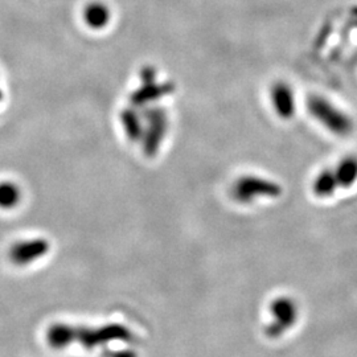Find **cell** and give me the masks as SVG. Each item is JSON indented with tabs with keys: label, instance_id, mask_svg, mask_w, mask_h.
Here are the masks:
<instances>
[{
	"label": "cell",
	"instance_id": "obj_9",
	"mask_svg": "<svg viewBox=\"0 0 357 357\" xmlns=\"http://www.w3.org/2000/svg\"><path fill=\"white\" fill-rule=\"evenodd\" d=\"M44 253H45V246L43 243H33V245L15 248L11 257H13L15 264L24 265V264L33 262L35 259L40 258Z\"/></svg>",
	"mask_w": 357,
	"mask_h": 357
},
{
	"label": "cell",
	"instance_id": "obj_4",
	"mask_svg": "<svg viewBox=\"0 0 357 357\" xmlns=\"http://www.w3.org/2000/svg\"><path fill=\"white\" fill-rule=\"evenodd\" d=\"M281 192V187L275 181L258 176L240 178L234 187L236 197L240 202H250L257 197H278Z\"/></svg>",
	"mask_w": 357,
	"mask_h": 357
},
{
	"label": "cell",
	"instance_id": "obj_5",
	"mask_svg": "<svg viewBox=\"0 0 357 357\" xmlns=\"http://www.w3.org/2000/svg\"><path fill=\"white\" fill-rule=\"evenodd\" d=\"M270 100L275 113L283 119H290L296 110L293 88L283 81L275 82L270 89Z\"/></svg>",
	"mask_w": 357,
	"mask_h": 357
},
{
	"label": "cell",
	"instance_id": "obj_11",
	"mask_svg": "<svg viewBox=\"0 0 357 357\" xmlns=\"http://www.w3.org/2000/svg\"><path fill=\"white\" fill-rule=\"evenodd\" d=\"M106 357H138V355L132 349H121V351H107Z\"/></svg>",
	"mask_w": 357,
	"mask_h": 357
},
{
	"label": "cell",
	"instance_id": "obj_10",
	"mask_svg": "<svg viewBox=\"0 0 357 357\" xmlns=\"http://www.w3.org/2000/svg\"><path fill=\"white\" fill-rule=\"evenodd\" d=\"M17 195L11 184H0V206H11L15 203Z\"/></svg>",
	"mask_w": 357,
	"mask_h": 357
},
{
	"label": "cell",
	"instance_id": "obj_3",
	"mask_svg": "<svg viewBox=\"0 0 357 357\" xmlns=\"http://www.w3.org/2000/svg\"><path fill=\"white\" fill-rule=\"evenodd\" d=\"M273 320L265 328V333L270 339H278L294 327L299 317V307L290 296H278L268 307Z\"/></svg>",
	"mask_w": 357,
	"mask_h": 357
},
{
	"label": "cell",
	"instance_id": "obj_6",
	"mask_svg": "<svg viewBox=\"0 0 357 357\" xmlns=\"http://www.w3.org/2000/svg\"><path fill=\"white\" fill-rule=\"evenodd\" d=\"M339 187L351 188L357 181V158L345 156L333 168Z\"/></svg>",
	"mask_w": 357,
	"mask_h": 357
},
{
	"label": "cell",
	"instance_id": "obj_2",
	"mask_svg": "<svg viewBox=\"0 0 357 357\" xmlns=\"http://www.w3.org/2000/svg\"><path fill=\"white\" fill-rule=\"evenodd\" d=\"M307 109L323 128L337 137H348L354 131L352 118L321 96H311L307 100Z\"/></svg>",
	"mask_w": 357,
	"mask_h": 357
},
{
	"label": "cell",
	"instance_id": "obj_8",
	"mask_svg": "<svg viewBox=\"0 0 357 357\" xmlns=\"http://www.w3.org/2000/svg\"><path fill=\"white\" fill-rule=\"evenodd\" d=\"M339 188L333 169H324L312 181V192L318 197H330Z\"/></svg>",
	"mask_w": 357,
	"mask_h": 357
},
{
	"label": "cell",
	"instance_id": "obj_1",
	"mask_svg": "<svg viewBox=\"0 0 357 357\" xmlns=\"http://www.w3.org/2000/svg\"><path fill=\"white\" fill-rule=\"evenodd\" d=\"M132 339V333L126 326L106 324L101 327L70 326L64 323L53 324L47 331V342L54 349H63L69 345L78 344L86 349H94L112 342Z\"/></svg>",
	"mask_w": 357,
	"mask_h": 357
},
{
	"label": "cell",
	"instance_id": "obj_7",
	"mask_svg": "<svg viewBox=\"0 0 357 357\" xmlns=\"http://www.w3.org/2000/svg\"><path fill=\"white\" fill-rule=\"evenodd\" d=\"M110 16L112 15H110L109 7L101 1L90 3L89 6L85 8V13H84L85 22L88 23V26L94 29H101L103 26H107Z\"/></svg>",
	"mask_w": 357,
	"mask_h": 357
}]
</instances>
